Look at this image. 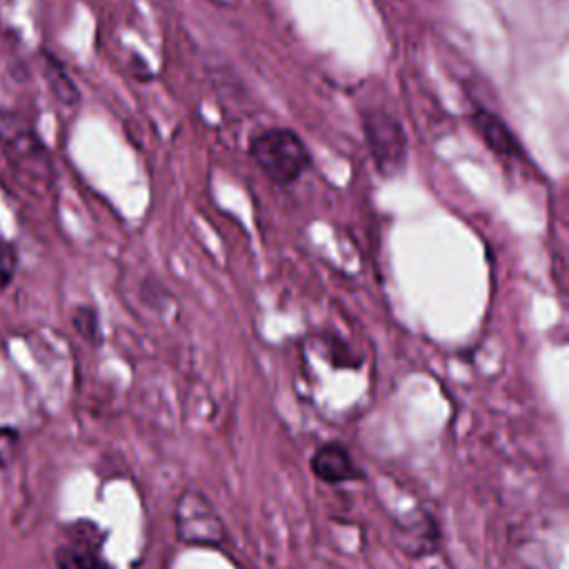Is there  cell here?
I'll list each match as a JSON object with an SVG mask.
<instances>
[{
    "label": "cell",
    "mask_w": 569,
    "mask_h": 569,
    "mask_svg": "<svg viewBox=\"0 0 569 569\" xmlns=\"http://www.w3.org/2000/svg\"><path fill=\"white\" fill-rule=\"evenodd\" d=\"M249 156L256 167L280 187L296 182L311 162L302 138L287 127H271L253 136L249 142Z\"/></svg>",
    "instance_id": "1"
},
{
    "label": "cell",
    "mask_w": 569,
    "mask_h": 569,
    "mask_svg": "<svg viewBox=\"0 0 569 569\" xmlns=\"http://www.w3.org/2000/svg\"><path fill=\"white\" fill-rule=\"evenodd\" d=\"M0 149L13 169L33 178L49 173V156L42 140L31 122L13 109H0Z\"/></svg>",
    "instance_id": "2"
},
{
    "label": "cell",
    "mask_w": 569,
    "mask_h": 569,
    "mask_svg": "<svg viewBox=\"0 0 569 569\" xmlns=\"http://www.w3.org/2000/svg\"><path fill=\"white\" fill-rule=\"evenodd\" d=\"M176 533L184 545L220 547L224 542V527L213 505L193 489L180 493L176 502Z\"/></svg>",
    "instance_id": "3"
},
{
    "label": "cell",
    "mask_w": 569,
    "mask_h": 569,
    "mask_svg": "<svg viewBox=\"0 0 569 569\" xmlns=\"http://www.w3.org/2000/svg\"><path fill=\"white\" fill-rule=\"evenodd\" d=\"M362 131L378 171L385 176L402 171L407 162V138L400 122L387 111L369 109L362 113Z\"/></svg>",
    "instance_id": "4"
},
{
    "label": "cell",
    "mask_w": 569,
    "mask_h": 569,
    "mask_svg": "<svg viewBox=\"0 0 569 569\" xmlns=\"http://www.w3.org/2000/svg\"><path fill=\"white\" fill-rule=\"evenodd\" d=\"M58 569H113L102 556V536L93 522H76L56 547Z\"/></svg>",
    "instance_id": "5"
},
{
    "label": "cell",
    "mask_w": 569,
    "mask_h": 569,
    "mask_svg": "<svg viewBox=\"0 0 569 569\" xmlns=\"http://www.w3.org/2000/svg\"><path fill=\"white\" fill-rule=\"evenodd\" d=\"M313 476L325 485H342L362 478V469L356 465L351 451L336 440L322 442L309 462Z\"/></svg>",
    "instance_id": "6"
},
{
    "label": "cell",
    "mask_w": 569,
    "mask_h": 569,
    "mask_svg": "<svg viewBox=\"0 0 569 569\" xmlns=\"http://www.w3.org/2000/svg\"><path fill=\"white\" fill-rule=\"evenodd\" d=\"M471 122H473V129L478 131V136L482 138V142L496 153V156H502V158H516L520 156V142L518 138L513 136V131L507 127V122L485 109V107H476L473 113H471Z\"/></svg>",
    "instance_id": "7"
},
{
    "label": "cell",
    "mask_w": 569,
    "mask_h": 569,
    "mask_svg": "<svg viewBox=\"0 0 569 569\" xmlns=\"http://www.w3.org/2000/svg\"><path fill=\"white\" fill-rule=\"evenodd\" d=\"M44 78H47L53 96L60 102H64V104H76L78 102L80 96H78V89H76L73 80L67 76L64 67L56 58H51L49 53H44Z\"/></svg>",
    "instance_id": "8"
},
{
    "label": "cell",
    "mask_w": 569,
    "mask_h": 569,
    "mask_svg": "<svg viewBox=\"0 0 569 569\" xmlns=\"http://www.w3.org/2000/svg\"><path fill=\"white\" fill-rule=\"evenodd\" d=\"M73 327L76 331L89 340V342H100V320H98V313L93 307H76L73 316Z\"/></svg>",
    "instance_id": "9"
},
{
    "label": "cell",
    "mask_w": 569,
    "mask_h": 569,
    "mask_svg": "<svg viewBox=\"0 0 569 569\" xmlns=\"http://www.w3.org/2000/svg\"><path fill=\"white\" fill-rule=\"evenodd\" d=\"M16 262H18L16 247L4 236H0V289H4L13 280Z\"/></svg>",
    "instance_id": "10"
},
{
    "label": "cell",
    "mask_w": 569,
    "mask_h": 569,
    "mask_svg": "<svg viewBox=\"0 0 569 569\" xmlns=\"http://www.w3.org/2000/svg\"><path fill=\"white\" fill-rule=\"evenodd\" d=\"M16 442H18L16 431L7 429V427H0V467H4L11 460Z\"/></svg>",
    "instance_id": "11"
},
{
    "label": "cell",
    "mask_w": 569,
    "mask_h": 569,
    "mask_svg": "<svg viewBox=\"0 0 569 569\" xmlns=\"http://www.w3.org/2000/svg\"><path fill=\"white\" fill-rule=\"evenodd\" d=\"M218 2H229V0H218Z\"/></svg>",
    "instance_id": "12"
}]
</instances>
